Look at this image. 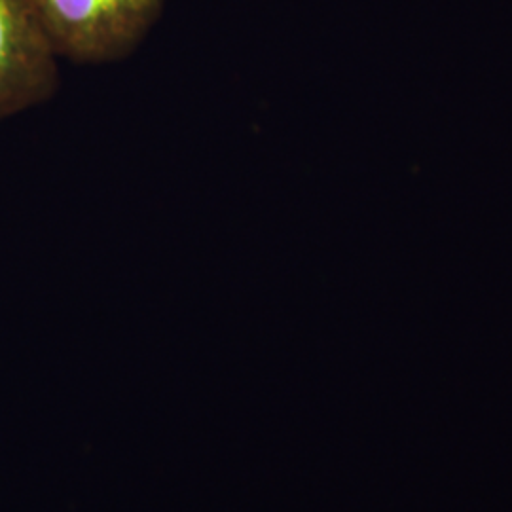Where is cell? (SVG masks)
I'll list each match as a JSON object with an SVG mask.
<instances>
[{"mask_svg":"<svg viewBox=\"0 0 512 512\" xmlns=\"http://www.w3.org/2000/svg\"><path fill=\"white\" fill-rule=\"evenodd\" d=\"M57 59L103 65L133 54L165 0H21Z\"/></svg>","mask_w":512,"mask_h":512,"instance_id":"6da1fadb","label":"cell"},{"mask_svg":"<svg viewBox=\"0 0 512 512\" xmlns=\"http://www.w3.org/2000/svg\"><path fill=\"white\" fill-rule=\"evenodd\" d=\"M59 88L57 55L21 0H0V120L44 105Z\"/></svg>","mask_w":512,"mask_h":512,"instance_id":"7a4b0ae2","label":"cell"}]
</instances>
